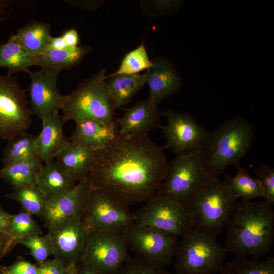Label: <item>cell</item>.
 Wrapping results in <instances>:
<instances>
[{
	"label": "cell",
	"mask_w": 274,
	"mask_h": 274,
	"mask_svg": "<svg viewBox=\"0 0 274 274\" xmlns=\"http://www.w3.org/2000/svg\"><path fill=\"white\" fill-rule=\"evenodd\" d=\"M164 147L147 133L118 135L95 151L90 186L129 206L157 196L168 162Z\"/></svg>",
	"instance_id": "1"
},
{
	"label": "cell",
	"mask_w": 274,
	"mask_h": 274,
	"mask_svg": "<svg viewBox=\"0 0 274 274\" xmlns=\"http://www.w3.org/2000/svg\"><path fill=\"white\" fill-rule=\"evenodd\" d=\"M224 248L236 257L260 259L274 240L273 206L262 201H237L227 225Z\"/></svg>",
	"instance_id": "2"
},
{
	"label": "cell",
	"mask_w": 274,
	"mask_h": 274,
	"mask_svg": "<svg viewBox=\"0 0 274 274\" xmlns=\"http://www.w3.org/2000/svg\"><path fill=\"white\" fill-rule=\"evenodd\" d=\"M255 134L254 126L239 116L231 118L209 132L202 149L204 167L209 177H219L229 166H239Z\"/></svg>",
	"instance_id": "3"
},
{
	"label": "cell",
	"mask_w": 274,
	"mask_h": 274,
	"mask_svg": "<svg viewBox=\"0 0 274 274\" xmlns=\"http://www.w3.org/2000/svg\"><path fill=\"white\" fill-rule=\"evenodd\" d=\"M238 199L224 180L209 178L187 203L193 228L217 237L227 226Z\"/></svg>",
	"instance_id": "4"
},
{
	"label": "cell",
	"mask_w": 274,
	"mask_h": 274,
	"mask_svg": "<svg viewBox=\"0 0 274 274\" xmlns=\"http://www.w3.org/2000/svg\"><path fill=\"white\" fill-rule=\"evenodd\" d=\"M106 70L103 68L80 83L70 94L63 95L61 109L64 124L98 119L115 120L116 108L107 89Z\"/></svg>",
	"instance_id": "5"
},
{
	"label": "cell",
	"mask_w": 274,
	"mask_h": 274,
	"mask_svg": "<svg viewBox=\"0 0 274 274\" xmlns=\"http://www.w3.org/2000/svg\"><path fill=\"white\" fill-rule=\"evenodd\" d=\"M181 237L174 256L176 273L214 274L220 271L227 251L217 237L193 228Z\"/></svg>",
	"instance_id": "6"
},
{
	"label": "cell",
	"mask_w": 274,
	"mask_h": 274,
	"mask_svg": "<svg viewBox=\"0 0 274 274\" xmlns=\"http://www.w3.org/2000/svg\"><path fill=\"white\" fill-rule=\"evenodd\" d=\"M209 178L204 167L202 149L178 155L168 163L157 196L187 204Z\"/></svg>",
	"instance_id": "7"
},
{
	"label": "cell",
	"mask_w": 274,
	"mask_h": 274,
	"mask_svg": "<svg viewBox=\"0 0 274 274\" xmlns=\"http://www.w3.org/2000/svg\"><path fill=\"white\" fill-rule=\"evenodd\" d=\"M81 220L88 232L124 233L135 222L128 206L91 186Z\"/></svg>",
	"instance_id": "8"
},
{
	"label": "cell",
	"mask_w": 274,
	"mask_h": 274,
	"mask_svg": "<svg viewBox=\"0 0 274 274\" xmlns=\"http://www.w3.org/2000/svg\"><path fill=\"white\" fill-rule=\"evenodd\" d=\"M32 115L17 77L0 76V137L8 140L26 132L32 124Z\"/></svg>",
	"instance_id": "9"
},
{
	"label": "cell",
	"mask_w": 274,
	"mask_h": 274,
	"mask_svg": "<svg viewBox=\"0 0 274 274\" xmlns=\"http://www.w3.org/2000/svg\"><path fill=\"white\" fill-rule=\"evenodd\" d=\"M135 223L183 236L193 229L188 205L156 196L133 214Z\"/></svg>",
	"instance_id": "10"
},
{
	"label": "cell",
	"mask_w": 274,
	"mask_h": 274,
	"mask_svg": "<svg viewBox=\"0 0 274 274\" xmlns=\"http://www.w3.org/2000/svg\"><path fill=\"white\" fill-rule=\"evenodd\" d=\"M124 233L89 232L81 263L100 274H114L128 258Z\"/></svg>",
	"instance_id": "11"
},
{
	"label": "cell",
	"mask_w": 274,
	"mask_h": 274,
	"mask_svg": "<svg viewBox=\"0 0 274 274\" xmlns=\"http://www.w3.org/2000/svg\"><path fill=\"white\" fill-rule=\"evenodd\" d=\"M124 235L128 247L139 256L162 267L171 264L178 246L177 236L135 222Z\"/></svg>",
	"instance_id": "12"
},
{
	"label": "cell",
	"mask_w": 274,
	"mask_h": 274,
	"mask_svg": "<svg viewBox=\"0 0 274 274\" xmlns=\"http://www.w3.org/2000/svg\"><path fill=\"white\" fill-rule=\"evenodd\" d=\"M167 119L162 129L166 140L164 148L177 155L203 149L209 132L191 115L169 109L160 113Z\"/></svg>",
	"instance_id": "13"
},
{
	"label": "cell",
	"mask_w": 274,
	"mask_h": 274,
	"mask_svg": "<svg viewBox=\"0 0 274 274\" xmlns=\"http://www.w3.org/2000/svg\"><path fill=\"white\" fill-rule=\"evenodd\" d=\"M54 247V258L60 262L67 274L81 263L88 231L81 218L71 219L48 229Z\"/></svg>",
	"instance_id": "14"
},
{
	"label": "cell",
	"mask_w": 274,
	"mask_h": 274,
	"mask_svg": "<svg viewBox=\"0 0 274 274\" xmlns=\"http://www.w3.org/2000/svg\"><path fill=\"white\" fill-rule=\"evenodd\" d=\"M90 187L89 176L64 195L48 199L42 220L49 229L63 222L81 218Z\"/></svg>",
	"instance_id": "15"
},
{
	"label": "cell",
	"mask_w": 274,
	"mask_h": 274,
	"mask_svg": "<svg viewBox=\"0 0 274 274\" xmlns=\"http://www.w3.org/2000/svg\"><path fill=\"white\" fill-rule=\"evenodd\" d=\"M30 79L29 96L32 115L42 119L58 112L61 109L63 95L57 86L58 73L41 68L28 73Z\"/></svg>",
	"instance_id": "16"
},
{
	"label": "cell",
	"mask_w": 274,
	"mask_h": 274,
	"mask_svg": "<svg viewBox=\"0 0 274 274\" xmlns=\"http://www.w3.org/2000/svg\"><path fill=\"white\" fill-rule=\"evenodd\" d=\"M152 66L145 73L150 93L148 99L157 106L161 101L179 91L182 79L176 67L166 59L152 61Z\"/></svg>",
	"instance_id": "17"
},
{
	"label": "cell",
	"mask_w": 274,
	"mask_h": 274,
	"mask_svg": "<svg viewBox=\"0 0 274 274\" xmlns=\"http://www.w3.org/2000/svg\"><path fill=\"white\" fill-rule=\"evenodd\" d=\"M160 115L157 106L148 99L138 102L134 106L125 109L121 118L116 119L120 136L147 133L162 128Z\"/></svg>",
	"instance_id": "18"
},
{
	"label": "cell",
	"mask_w": 274,
	"mask_h": 274,
	"mask_svg": "<svg viewBox=\"0 0 274 274\" xmlns=\"http://www.w3.org/2000/svg\"><path fill=\"white\" fill-rule=\"evenodd\" d=\"M42 127L37 136V156L44 163L54 160L69 142L63 131L64 123L58 112L42 119Z\"/></svg>",
	"instance_id": "19"
},
{
	"label": "cell",
	"mask_w": 274,
	"mask_h": 274,
	"mask_svg": "<svg viewBox=\"0 0 274 274\" xmlns=\"http://www.w3.org/2000/svg\"><path fill=\"white\" fill-rule=\"evenodd\" d=\"M118 128L115 120H87L76 123L73 133L68 138L96 151L106 146L119 135Z\"/></svg>",
	"instance_id": "20"
},
{
	"label": "cell",
	"mask_w": 274,
	"mask_h": 274,
	"mask_svg": "<svg viewBox=\"0 0 274 274\" xmlns=\"http://www.w3.org/2000/svg\"><path fill=\"white\" fill-rule=\"evenodd\" d=\"M94 154L95 151L86 145L69 140L67 144L55 159L78 183L89 176Z\"/></svg>",
	"instance_id": "21"
},
{
	"label": "cell",
	"mask_w": 274,
	"mask_h": 274,
	"mask_svg": "<svg viewBox=\"0 0 274 274\" xmlns=\"http://www.w3.org/2000/svg\"><path fill=\"white\" fill-rule=\"evenodd\" d=\"M77 184L54 160L45 163L37 175L36 186L47 199L66 194Z\"/></svg>",
	"instance_id": "22"
},
{
	"label": "cell",
	"mask_w": 274,
	"mask_h": 274,
	"mask_svg": "<svg viewBox=\"0 0 274 274\" xmlns=\"http://www.w3.org/2000/svg\"><path fill=\"white\" fill-rule=\"evenodd\" d=\"M88 46L82 45L62 50L47 48L37 56V66L58 73L79 64L84 56L92 51Z\"/></svg>",
	"instance_id": "23"
},
{
	"label": "cell",
	"mask_w": 274,
	"mask_h": 274,
	"mask_svg": "<svg viewBox=\"0 0 274 274\" xmlns=\"http://www.w3.org/2000/svg\"><path fill=\"white\" fill-rule=\"evenodd\" d=\"M106 84L116 108L126 105L146 83L144 74H110L106 76Z\"/></svg>",
	"instance_id": "24"
},
{
	"label": "cell",
	"mask_w": 274,
	"mask_h": 274,
	"mask_svg": "<svg viewBox=\"0 0 274 274\" xmlns=\"http://www.w3.org/2000/svg\"><path fill=\"white\" fill-rule=\"evenodd\" d=\"M32 66H37V58L29 53L18 42L15 35H11L6 42L0 44V68L7 74L13 75L19 72L29 73Z\"/></svg>",
	"instance_id": "25"
},
{
	"label": "cell",
	"mask_w": 274,
	"mask_h": 274,
	"mask_svg": "<svg viewBox=\"0 0 274 274\" xmlns=\"http://www.w3.org/2000/svg\"><path fill=\"white\" fill-rule=\"evenodd\" d=\"M43 163L35 157L4 165L0 169V179L12 187L36 186L37 175Z\"/></svg>",
	"instance_id": "26"
},
{
	"label": "cell",
	"mask_w": 274,
	"mask_h": 274,
	"mask_svg": "<svg viewBox=\"0 0 274 274\" xmlns=\"http://www.w3.org/2000/svg\"><path fill=\"white\" fill-rule=\"evenodd\" d=\"M20 45L36 56L48 48L52 36L49 23L31 21L19 28L14 34Z\"/></svg>",
	"instance_id": "27"
},
{
	"label": "cell",
	"mask_w": 274,
	"mask_h": 274,
	"mask_svg": "<svg viewBox=\"0 0 274 274\" xmlns=\"http://www.w3.org/2000/svg\"><path fill=\"white\" fill-rule=\"evenodd\" d=\"M237 172L235 176L225 174L224 181L233 192L242 200L252 201L263 197L261 185L258 180L251 176L244 168L236 167Z\"/></svg>",
	"instance_id": "28"
},
{
	"label": "cell",
	"mask_w": 274,
	"mask_h": 274,
	"mask_svg": "<svg viewBox=\"0 0 274 274\" xmlns=\"http://www.w3.org/2000/svg\"><path fill=\"white\" fill-rule=\"evenodd\" d=\"M6 197L19 203L24 211L42 219L47 199L36 186L12 187Z\"/></svg>",
	"instance_id": "29"
},
{
	"label": "cell",
	"mask_w": 274,
	"mask_h": 274,
	"mask_svg": "<svg viewBox=\"0 0 274 274\" xmlns=\"http://www.w3.org/2000/svg\"><path fill=\"white\" fill-rule=\"evenodd\" d=\"M220 274H274V258L265 260L236 257L225 263L219 271Z\"/></svg>",
	"instance_id": "30"
},
{
	"label": "cell",
	"mask_w": 274,
	"mask_h": 274,
	"mask_svg": "<svg viewBox=\"0 0 274 274\" xmlns=\"http://www.w3.org/2000/svg\"><path fill=\"white\" fill-rule=\"evenodd\" d=\"M37 136L24 132L8 140L4 150L2 162L4 165L14 161L37 157Z\"/></svg>",
	"instance_id": "31"
},
{
	"label": "cell",
	"mask_w": 274,
	"mask_h": 274,
	"mask_svg": "<svg viewBox=\"0 0 274 274\" xmlns=\"http://www.w3.org/2000/svg\"><path fill=\"white\" fill-rule=\"evenodd\" d=\"M5 234L15 242L25 236L42 235V231L32 215L23 210L17 214H11Z\"/></svg>",
	"instance_id": "32"
},
{
	"label": "cell",
	"mask_w": 274,
	"mask_h": 274,
	"mask_svg": "<svg viewBox=\"0 0 274 274\" xmlns=\"http://www.w3.org/2000/svg\"><path fill=\"white\" fill-rule=\"evenodd\" d=\"M15 243L22 245L28 248L31 255L38 265L47 261L48 257L53 254V244L48 232L44 236L41 235L25 236L16 241Z\"/></svg>",
	"instance_id": "33"
},
{
	"label": "cell",
	"mask_w": 274,
	"mask_h": 274,
	"mask_svg": "<svg viewBox=\"0 0 274 274\" xmlns=\"http://www.w3.org/2000/svg\"><path fill=\"white\" fill-rule=\"evenodd\" d=\"M145 46L142 44L128 53L122 60L119 68L113 74H136L149 69L152 65Z\"/></svg>",
	"instance_id": "34"
},
{
	"label": "cell",
	"mask_w": 274,
	"mask_h": 274,
	"mask_svg": "<svg viewBox=\"0 0 274 274\" xmlns=\"http://www.w3.org/2000/svg\"><path fill=\"white\" fill-rule=\"evenodd\" d=\"M114 274H169L164 267L138 256L129 259Z\"/></svg>",
	"instance_id": "35"
},
{
	"label": "cell",
	"mask_w": 274,
	"mask_h": 274,
	"mask_svg": "<svg viewBox=\"0 0 274 274\" xmlns=\"http://www.w3.org/2000/svg\"><path fill=\"white\" fill-rule=\"evenodd\" d=\"M262 187L263 200L273 206L274 205V169L268 164L263 163L255 169Z\"/></svg>",
	"instance_id": "36"
},
{
	"label": "cell",
	"mask_w": 274,
	"mask_h": 274,
	"mask_svg": "<svg viewBox=\"0 0 274 274\" xmlns=\"http://www.w3.org/2000/svg\"><path fill=\"white\" fill-rule=\"evenodd\" d=\"M3 274H38V266L22 258H18L12 264L2 266Z\"/></svg>",
	"instance_id": "37"
},
{
	"label": "cell",
	"mask_w": 274,
	"mask_h": 274,
	"mask_svg": "<svg viewBox=\"0 0 274 274\" xmlns=\"http://www.w3.org/2000/svg\"><path fill=\"white\" fill-rule=\"evenodd\" d=\"M38 274H67L63 264L53 259L39 264Z\"/></svg>",
	"instance_id": "38"
},
{
	"label": "cell",
	"mask_w": 274,
	"mask_h": 274,
	"mask_svg": "<svg viewBox=\"0 0 274 274\" xmlns=\"http://www.w3.org/2000/svg\"><path fill=\"white\" fill-rule=\"evenodd\" d=\"M180 3L178 1H154L151 2L153 11L158 14L169 13L178 8Z\"/></svg>",
	"instance_id": "39"
},
{
	"label": "cell",
	"mask_w": 274,
	"mask_h": 274,
	"mask_svg": "<svg viewBox=\"0 0 274 274\" xmlns=\"http://www.w3.org/2000/svg\"><path fill=\"white\" fill-rule=\"evenodd\" d=\"M16 244L6 234H0V261L12 250Z\"/></svg>",
	"instance_id": "40"
},
{
	"label": "cell",
	"mask_w": 274,
	"mask_h": 274,
	"mask_svg": "<svg viewBox=\"0 0 274 274\" xmlns=\"http://www.w3.org/2000/svg\"><path fill=\"white\" fill-rule=\"evenodd\" d=\"M68 48L78 46L79 38L77 31L74 29H70L65 31L61 35Z\"/></svg>",
	"instance_id": "41"
},
{
	"label": "cell",
	"mask_w": 274,
	"mask_h": 274,
	"mask_svg": "<svg viewBox=\"0 0 274 274\" xmlns=\"http://www.w3.org/2000/svg\"><path fill=\"white\" fill-rule=\"evenodd\" d=\"M67 48L68 47L66 43L61 36H60L58 37L52 36L47 48L55 50H62Z\"/></svg>",
	"instance_id": "42"
},
{
	"label": "cell",
	"mask_w": 274,
	"mask_h": 274,
	"mask_svg": "<svg viewBox=\"0 0 274 274\" xmlns=\"http://www.w3.org/2000/svg\"><path fill=\"white\" fill-rule=\"evenodd\" d=\"M11 214L5 210L0 204V234H5Z\"/></svg>",
	"instance_id": "43"
},
{
	"label": "cell",
	"mask_w": 274,
	"mask_h": 274,
	"mask_svg": "<svg viewBox=\"0 0 274 274\" xmlns=\"http://www.w3.org/2000/svg\"><path fill=\"white\" fill-rule=\"evenodd\" d=\"M67 3L77 7L88 9H92L99 6L100 2L97 1H67Z\"/></svg>",
	"instance_id": "44"
},
{
	"label": "cell",
	"mask_w": 274,
	"mask_h": 274,
	"mask_svg": "<svg viewBox=\"0 0 274 274\" xmlns=\"http://www.w3.org/2000/svg\"><path fill=\"white\" fill-rule=\"evenodd\" d=\"M70 274H100L91 268L81 263Z\"/></svg>",
	"instance_id": "45"
},
{
	"label": "cell",
	"mask_w": 274,
	"mask_h": 274,
	"mask_svg": "<svg viewBox=\"0 0 274 274\" xmlns=\"http://www.w3.org/2000/svg\"><path fill=\"white\" fill-rule=\"evenodd\" d=\"M8 2L6 0H0V22L3 17V15L6 12Z\"/></svg>",
	"instance_id": "46"
},
{
	"label": "cell",
	"mask_w": 274,
	"mask_h": 274,
	"mask_svg": "<svg viewBox=\"0 0 274 274\" xmlns=\"http://www.w3.org/2000/svg\"><path fill=\"white\" fill-rule=\"evenodd\" d=\"M0 274H3V268L1 266H0Z\"/></svg>",
	"instance_id": "47"
},
{
	"label": "cell",
	"mask_w": 274,
	"mask_h": 274,
	"mask_svg": "<svg viewBox=\"0 0 274 274\" xmlns=\"http://www.w3.org/2000/svg\"><path fill=\"white\" fill-rule=\"evenodd\" d=\"M176 274H179V273H176Z\"/></svg>",
	"instance_id": "48"
}]
</instances>
